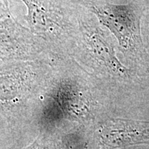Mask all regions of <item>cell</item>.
<instances>
[{
	"instance_id": "1",
	"label": "cell",
	"mask_w": 149,
	"mask_h": 149,
	"mask_svg": "<svg viewBox=\"0 0 149 149\" xmlns=\"http://www.w3.org/2000/svg\"><path fill=\"white\" fill-rule=\"evenodd\" d=\"M92 99L84 89L72 81L57 84L44 97L37 125L44 137H54L67 122L87 127L94 117Z\"/></svg>"
},
{
	"instance_id": "2",
	"label": "cell",
	"mask_w": 149,
	"mask_h": 149,
	"mask_svg": "<svg viewBox=\"0 0 149 149\" xmlns=\"http://www.w3.org/2000/svg\"><path fill=\"white\" fill-rule=\"evenodd\" d=\"M89 8L111 30L120 46L134 53L142 51L139 16L131 4H112L87 1Z\"/></svg>"
},
{
	"instance_id": "3",
	"label": "cell",
	"mask_w": 149,
	"mask_h": 149,
	"mask_svg": "<svg viewBox=\"0 0 149 149\" xmlns=\"http://www.w3.org/2000/svg\"><path fill=\"white\" fill-rule=\"evenodd\" d=\"M149 144V122L109 118L94 128L93 149H122Z\"/></svg>"
},
{
	"instance_id": "4",
	"label": "cell",
	"mask_w": 149,
	"mask_h": 149,
	"mask_svg": "<svg viewBox=\"0 0 149 149\" xmlns=\"http://www.w3.org/2000/svg\"><path fill=\"white\" fill-rule=\"evenodd\" d=\"M29 13L26 18L37 32L53 33L62 26V15L52 0H22Z\"/></svg>"
},
{
	"instance_id": "5",
	"label": "cell",
	"mask_w": 149,
	"mask_h": 149,
	"mask_svg": "<svg viewBox=\"0 0 149 149\" xmlns=\"http://www.w3.org/2000/svg\"><path fill=\"white\" fill-rule=\"evenodd\" d=\"M92 133L83 126H74L55 135L51 149H93Z\"/></svg>"
},
{
	"instance_id": "6",
	"label": "cell",
	"mask_w": 149,
	"mask_h": 149,
	"mask_svg": "<svg viewBox=\"0 0 149 149\" xmlns=\"http://www.w3.org/2000/svg\"><path fill=\"white\" fill-rule=\"evenodd\" d=\"M90 46L93 53L98 59L104 61V65L115 74L123 77H127L130 70L119 62L109 44L97 33L89 35Z\"/></svg>"
},
{
	"instance_id": "7",
	"label": "cell",
	"mask_w": 149,
	"mask_h": 149,
	"mask_svg": "<svg viewBox=\"0 0 149 149\" xmlns=\"http://www.w3.org/2000/svg\"><path fill=\"white\" fill-rule=\"evenodd\" d=\"M21 149H51L50 143L46 137L40 135L32 143Z\"/></svg>"
},
{
	"instance_id": "8",
	"label": "cell",
	"mask_w": 149,
	"mask_h": 149,
	"mask_svg": "<svg viewBox=\"0 0 149 149\" xmlns=\"http://www.w3.org/2000/svg\"><path fill=\"white\" fill-rule=\"evenodd\" d=\"M130 148L131 149H149V144L135 146V147H133V148Z\"/></svg>"
},
{
	"instance_id": "9",
	"label": "cell",
	"mask_w": 149,
	"mask_h": 149,
	"mask_svg": "<svg viewBox=\"0 0 149 149\" xmlns=\"http://www.w3.org/2000/svg\"><path fill=\"white\" fill-rule=\"evenodd\" d=\"M4 4L6 5V3L3 0H0V14L3 11V7H4Z\"/></svg>"
},
{
	"instance_id": "10",
	"label": "cell",
	"mask_w": 149,
	"mask_h": 149,
	"mask_svg": "<svg viewBox=\"0 0 149 149\" xmlns=\"http://www.w3.org/2000/svg\"><path fill=\"white\" fill-rule=\"evenodd\" d=\"M3 1H4L5 2H6V3H7V0H3Z\"/></svg>"
}]
</instances>
